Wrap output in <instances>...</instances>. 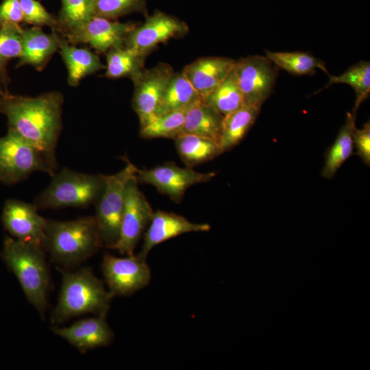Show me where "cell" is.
<instances>
[{
	"mask_svg": "<svg viewBox=\"0 0 370 370\" xmlns=\"http://www.w3.org/2000/svg\"><path fill=\"white\" fill-rule=\"evenodd\" d=\"M63 103L64 97L58 91L36 97L6 91L0 99V113L7 117L8 129L39 151L56 170V148L62 130Z\"/></svg>",
	"mask_w": 370,
	"mask_h": 370,
	"instance_id": "1",
	"label": "cell"
},
{
	"mask_svg": "<svg viewBox=\"0 0 370 370\" xmlns=\"http://www.w3.org/2000/svg\"><path fill=\"white\" fill-rule=\"evenodd\" d=\"M62 286L58 303L51 316L60 324L73 317L92 313L106 315L112 296L90 267L75 271L60 270Z\"/></svg>",
	"mask_w": 370,
	"mask_h": 370,
	"instance_id": "2",
	"label": "cell"
},
{
	"mask_svg": "<svg viewBox=\"0 0 370 370\" xmlns=\"http://www.w3.org/2000/svg\"><path fill=\"white\" fill-rule=\"evenodd\" d=\"M103 247L95 217L60 221L47 219L44 248L59 264L72 267Z\"/></svg>",
	"mask_w": 370,
	"mask_h": 370,
	"instance_id": "3",
	"label": "cell"
},
{
	"mask_svg": "<svg viewBox=\"0 0 370 370\" xmlns=\"http://www.w3.org/2000/svg\"><path fill=\"white\" fill-rule=\"evenodd\" d=\"M43 246L6 237L2 257L18 279L28 301L45 317L50 286Z\"/></svg>",
	"mask_w": 370,
	"mask_h": 370,
	"instance_id": "4",
	"label": "cell"
},
{
	"mask_svg": "<svg viewBox=\"0 0 370 370\" xmlns=\"http://www.w3.org/2000/svg\"><path fill=\"white\" fill-rule=\"evenodd\" d=\"M103 186L102 174L83 173L64 167L52 175L50 184L34 204L42 210L85 208L97 203Z\"/></svg>",
	"mask_w": 370,
	"mask_h": 370,
	"instance_id": "5",
	"label": "cell"
},
{
	"mask_svg": "<svg viewBox=\"0 0 370 370\" xmlns=\"http://www.w3.org/2000/svg\"><path fill=\"white\" fill-rule=\"evenodd\" d=\"M125 166L112 175H103L104 186L95 204V216L103 247L114 249L120 236L128 182L136 177L138 168L127 158Z\"/></svg>",
	"mask_w": 370,
	"mask_h": 370,
	"instance_id": "6",
	"label": "cell"
},
{
	"mask_svg": "<svg viewBox=\"0 0 370 370\" xmlns=\"http://www.w3.org/2000/svg\"><path fill=\"white\" fill-rule=\"evenodd\" d=\"M36 171L53 175L56 169L35 147L14 131L0 137V181L14 184Z\"/></svg>",
	"mask_w": 370,
	"mask_h": 370,
	"instance_id": "7",
	"label": "cell"
},
{
	"mask_svg": "<svg viewBox=\"0 0 370 370\" xmlns=\"http://www.w3.org/2000/svg\"><path fill=\"white\" fill-rule=\"evenodd\" d=\"M278 67L267 57L249 56L235 61L234 70L245 104L261 106L271 95Z\"/></svg>",
	"mask_w": 370,
	"mask_h": 370,
	"instance_id": "8",
	"label": "cell"
},
{
	"mask_svg": "<svg viewBox=\"0 0 370 370\" xmlns=\"http://www.w3.org/2000/svg\"><path fill=\"white\" fill-rule=\"evenodd\" d=\"M101 269L112 297L130 296L145 287L151 280L147 259L138 254L119 258L105 254Z\"/></svg>",
	"mask_w": 370,
	"mask_h": 370,
	"instance_id": "9",
	"label": "cell"
},
{
	"mask_svg": "<svg viewBox=\"0 0 370 370\" xmlns=\"http://www.w3.org/2000/svg\"><path fill=\"white\" fill-rule=\"evenodd\" d=\"M138 184L135 177L127 185L120 236L114 247L120 254L126 256L134 254L135 247L154 213Z\"/></svg>",
	"mask_w": 370,
	"mask_h": 370,
	"instance_id": "10",
	"label": "cell"
},
{
	"mask_svg": "<svg viewBox=\"0 0 370 370\" xmlns=\"http://www.w3.org/2000/svg\"><path fill=\"white\" fill-rule=\"evenodd\" d=\"M174 73L170 64L162 62L151 69L144 68L131 79L134 86L132 108L140 127L156 116L162 94Z\"/></svg>",
	"mask_w": 370,
	"mask_h": 370,
	"instance_id": "11",
	"label": "cell"
},
{
	"mask_svg": "<svg viewBox=\"0 0 370 370\" xmlns=\"http://www.w3.org/2000/svg\"><path fill=\"white\" fill-rule=\"evenodd\" d=\"M214 175L213 172L199 173L191 167L181 168L175 162H166L150 169H138L136 178L138 183L152 185L160 193L179 203L189 187L207 182Z\"/></svg>",
	"mask_w": 370,
	"mask_h": 370,
	"instance_id": "12",
	"label": "cell"
},
{
	"mask_svg": "<svg viewBox=\"0 0 370 370\" xmlns=\"http://www.w3.org/2000/svg\"><path fill=\"white\" fill-rule=\"evenodd\" d=\"M188 25L182 21L157 11L147 16L141 25H137L126 36L123 46L146 57L159 44L184 36Z\"/></svg>",
	"mask_w": 370,
	"mask_h": 370,
	"instance_id": "13",
	"label": "cell"
},
{
	"mask_svg": "<svg viewBox=\"0 0 370 370\" xmlns=\"http://www.w3.org/2000/svg\"><path fill=\"white\" fill-rule=\"evenodd\" d=\"M136 26L95 15L80 27L62 36L72 45L86 44L98 53H106L111 48L123 46L126 36Z\"/></svg>",
	"mask_w": 370,
	"mask_h": 370,
	"instance_id": "14",
	"label": "cell"
},
{
	"mask_svg": "<svg viewBox=\"0 0 370 370\" xmlns=\"http://www.w3.org/2000/svg\"><path fill=\"white\" fill-rule=\"evenodd\" d=\"M2 222L14 238L44 247L47 219L38 213L34 204L8 199L3 206Z\"/></svg>",
	"mask_w": 370,
	"mask_h": 370,
	"instance_id": "15",
	"label": "cell"
},
{
	"mask_svg": "<svg viewBox=\"0 0 370 370\" xmlns=\"http://www.w3.org/2000/svg\"><path fill=\"white\" fill-rule=\"evenodd\" d=\"M51 329L55 334L82 353L108 346L114 338V332L106 321V315L103 314L79 320L68 327H53Z\"/></svg>",
	"mask_w": 370,
	"mask_h": 370,
	"instance_id": "16",
	"label": "cell"
},
{
	"mask_svg": "<svg viewBox=\"0 0 370 370\" xmlns=\"http://www.w3.org/2000/svg\"><path fill=\"white\" fill-rule=\"evenodd\" d=\"M210 229L208 223H195L173 212L162 210L154 212L151 222L144 233V241L140 256L146 258L156 245L188 232H203Z\"/></svg>",
	"mask_w": 370,
	"mask_h": 370,
	"instance_id": "17",
	"label": "cell"
},
{
	"mask_svg": "<svg viewBox=\"0 0 370 370\" xmlns=\"http://www.w3.org/2000/svg\"><path fill=\"white\" fill-rule=\"evenodd\" d=\"M62 35L52 30L45 33L40 27L32 26L21 30V53L16 67L30 65L41 71L53 55L58 51Z\"/></svg>",
	"mask_w": 370,
	"mask_h": 370,
	"instance_id": "18",
	"label": "cell"
},
{
	"mask_svg": "<svg viewBox=\"0 0 370 370\" xmlns=\"http://www.w3.org/2000/svg\"><path fill=\"white\" fill-rule=\"evenodd\" d=\"M235 60L225 57L199 58L184 67L182 71L199 95L206 97L230 74Z\"/></svg>",
	"mask_w": 370,
	"mask_h": 370,
	"instance_id": "19",
	"label": "cell"
},
{
	"mask_svg": "<svg viewBox=\"0 0 370 370\" xmlns=\"http://www.w3.org/2000/svg\"><path fill=\"white\" fill-rule=\"evenodd\" d=\"M223 119V116L200 98L188 107L179 135L193 134L211 139L219 144Z\"/></svg>",
	"mask_w": 370,
	"mask_h": 370,
	"instance_id": "20",
	"label": "cell"
},
{
	"mask_svg": "<svg viewBox=\"0 0 370 370\" xmlns=\"http://www.w3.org/2000/svg\"><path fill=\"white\" fill-rule=\"evenodd\" d=\"M58 52L66 66L67 82L71 86H77L85 77L106 69L97 53L88 47H77L69 43L62 36Z\"/></svg>",
	"mask_w": 370,
	"mask_h": 370,
	"instance_id": "21",
	"label": "cell"
},
{
	"mask_svg": "<svg viewBox=\"0 0 370 370\" xmlns=\"http://www.w3.org/2000/svg\"><path fill=\"white\" fill-rule=\"evenodd\" d=\"M261 106L245 104L223 117L219 146L222 152L237 145L255 123Z\"/></svg>",
	"mask_w": 370,
	"mask_h": 370,
	"instance_id": "22",
	"label": "cell"
},
{
	"mask_svg": "<svg viewBox=\"0 0 370 370\" xmlns=\"http://www.w3.org/2000/svg\"><path fill=\"white\" fill-rule=\"evenodd\" d=\"M356 114L347 112L344 125L341 128L334 143L328 149L321 175L331 179L349 158L353 151V132L356 127Z\"/></svg>",
	"mask_w": 370,
	"mask_h": 370,
	"instance_id": "23",
	"label": "cell"
},
{
	"mask_svg": "<svg viewBox=\"0 0 370 370\" xmlns=\"http://www.w3.org/2000/svg\"><path fill=\"white\" fill-rule=\"evenodd\" d=\"M174 140L179 156L188 167L211 160L223 153L219 144L209 138L181 134Z\"/></svg>",
	"mask_w": 370,
	"mask_h": 370,
	"instance_id": "24",
	"label": "cell"
},
{
	"mask_svg": "<svg viewBox=\"0 0 370 370\" xmlns=\"http://www.w3.org/2000/svg\"><path fill=\"white\" fill-rule=\"evenodd\" d=\"M200 98L184 73H175L162 94L156 116L187 107Z\"/></svg>",
	"mask_w": 370,
	"mask_h": 370,
	"instance_id": "25",
	"label": "cell"
},
{
	"mask_svg": "<svg viewBox=\"0 0 370 370\" xmlns=\"http://www.w3.org/2000/svg\"><path fill=\"white\" fill-rule=\"evenodd\" d=\"M266 56L278 68L296 75H313L320 69L330 75L325 63L310 53L302 51H266Z\"/></svg>",
	"mask_w": 370,
	"mask_h": 370,
	"instance_id": "26",
	"label": "cell"
},
{
	"mask_svg": "<svg viewBox=\"0 0 370 370\" xmlns=\"http://www.w3.org/2000/svg\"><path fill=\"white\" fill-rule=\"evenodd\" d=\"M106 66L104 76L116 79L127 77L132 79L144 67L146 57L125 46L116 47L106 52Z\"/></svg>",
	"mask_w": 370,
	"mask_h": 370,
	"instance_id": "27",
	"label": "cell"
},
{
	"mask_svg": "<svg viewBox=\"0 0 370 370\" xmlns=\"http://www.w3.org/2000/svg\"><path fill=\"white\" fill-rule=\"evenodd\" d=\"M203 99L223 117L243 107L245 105L243 95L234 69L210 94Z\"/></svg>",
	"mask_w": 370,
	"mask_h": 370,
	"instance_id": "28",
	"label": "cell"
},
{
	"mask_svg": "<svg viewBox=\"0 0 370 370\" xmlns=\"http://www.w3.org/2000/svg\"><path fill=\"white\" fill-rule=\"evenodd\" d=\"M95 2L96 0H61L57 32L63 36L86 23L96 15Z\"/></svg>",
	"mask_w": 370,
	"mask_h": 370,
	"instance_id": "29",
	"label": "cell"
},
{
	"mask_svg": "<svg viewBox=\"0 0 370 370\" xmlns=\"http://www.w3.org/2000/svg\"><path fill=\"white\" fill-rule=\"evenodd\" d=\"M334 84H345L353 88L356 93V101L353 108L356 114L361 103L369 95L370 92V63L367 61L360 62L340 75H329V81L323 89Z\"/></svg>",
	"mask_w": 370,
	"mask_h": 370,
	"instance_id": "30",
	"label": "cell"
},
{
	"mask_svg": "<svg viewBox=\"0 0 370 370\" xmlns=\"http://www.w3.org/2000/svg\"><path fill=\"white\" fill-rule=\"evenodd\" d=\"M189 106L156 116L140 127V137L175 139L181 132Z\"/></svg>",
	"mask_w": 370,
	"mask_h": 370,
	"instance_id": "31",
	"label": "cell"
},
{
	"mask_svg": "<svg viewBox=\"0 0 370 370\" xmlns=\"http://www.w3.org/2000/svg\"><path fill=\"white\" fill-rule=\"evenodd\" d=\"M21 25L5 26L0 28V82L7 90L10 79L8 64L21 53Z\"/></svg>",
	"mask_w": 370,
	"mask_h": 370,
	"instance_id": "32",
	"label": "cell"
},
{
	"mask_svg": "<svg viewBox=\"0 0 370 370\" xmlns=\"http://www.w3.org/2000/svg\"><path fill=\"white\" fill-rule=\"evenodd\" d=\"M145 0H96V16L114 20L132 12L146 13Z\"/></svg>",
	"mask_w": 370,
	"mask_h": 370,
	"instance_id": "33",
	"label": "cell"
},
{
	"mask_svg": "<svg viewBox=\"0 0 370 370\" xmlns=\"http://www.w3.org/2000/svg\"><path fill=\"white\" fill-rule=\"evenodd\" d=\"M23 13V22L33 26H48L58 32L59 23L57 17L49 13L37 0H20Z\"/></svg>",
	"mask_w": 370,
	"mask_h": 370,
	"instance_id": "34",
	"label": "cell"
},
{
	"mask_svg": "<svg viewBox=\"0 0 370 370\" xmlns=\"http://www.w3.org/2000/svg\"><path fill=\"white\" fill-rule=\"evenodd\" d=\"M23 13L20 0H3L0 3V28L20 25Z\"/></svg>",
	"mask_w": 370,
	"mask_h": 370,
	"instance_id": "35",
	"label": "cell"
},
{
	"mask_svg": "<svg viewBox=\"0 0 370 370\" xmlns=\"http://www.w3.org/2000/svg\"><path fill=\"white\" fill-rule=\"evenodd\" d=\"M353 144L356 149V154L368 166L370 164V124L365 123L363 127H356L353 132Z\"/></svg>",
	"mask_w": 370,
	"mask_h": 370,
	"instance_id": "36",
	"label": "cell"
},
{
	"mask_svg": "<svg viewBox=\"0 0 370 370\" xmlns=\"http://www.w3.org/2000/svg\"><path fill=\"white\" fill-rule=\"evenodd\" d=\"M8 91L2 85V84L0 82V99L2 97V96L5 94V92Z\"/></svg>",
	"mask_w": 370,
	"mask_h": 370,
	"instance_id": "37",
	"label": "cell"
}]
</instances>
